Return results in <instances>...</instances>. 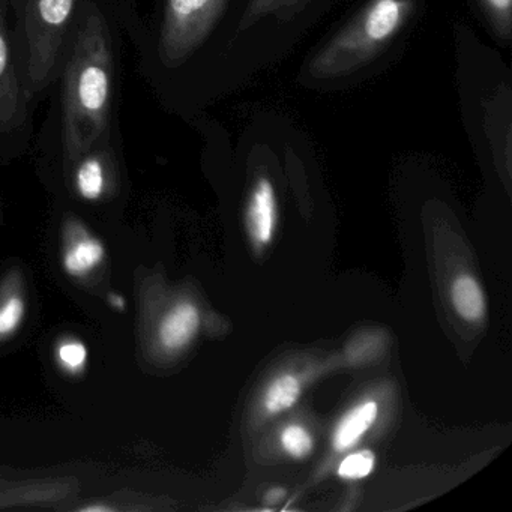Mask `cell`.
<instances>
[{
    "label": "cell",
    "instance_id": "obj_1",
    "mask_svg": "<svg viewBox=\"0 0 512 512\" xmlns=\"http://www.w3.org/2000/svg\"><path fill=\"white\" fill-rule=\"evenodd\" d=\"M113 53L109 29L92 8L77 32L65 71V155L77 160L103 137L112 106Z\"/></svg>",
    "mask_w": 512,
    "mask_h": 512
},
{
    "label": "cell",
    "instance_id": "obj_2",
    "mask_svg": "<svg viewBox=\"0 0 512 512\" xmlns=\"http://www.w3.org/2000/svg\"><path fill=\"white\" fill-rule=\"evenodd\" d=\"M412 11V0H371L310 67L316 79H332L358 70L385 49L401 31Z\"/></svg>",
    "mask_w": 512,
    "mask_h": 512
},
{
    "label": "cell",
    "instance_id": "obj_3",
    "mask_svg": "<svg viewBox=\"0 0 512 512\" xmlns=\"http://www.w3.org/2000/svg\"><path fill=\"white\" fill-rule=\"evenodd\" d=\"M77 0H28L26 41L28 74L34 89L43 88L58 64Z\"/></svg>",
    "mask_w": 512,
    "mask_h": 512
},
{
    "label": "cell",
    "instance_id": "obj_4",
    "mask_svg": "<svg viewBox=\"0 0 512 512\" xmlns=\"http://www.w3.org/2000/svg\"><path fill=\"white\" fill-rule=\"evenodd\" d=\"M226 0H166L160 34L161 61L181 65L205 41Z\"/></svg>",
    "mask_w": 512,
    "mask_h": 512
},
{
    "label": "cell",
    "instance_id": "obj_5",
    "mask_svg": "<svg viewBox=\"0 0 512 512\" xmlns=\"http://www.w3.org/2000/svg\"><path fill=\"white\" fill-rule=\"evenodd\" d=\"M20 106V86L11 61L7 31V0H0V130L14 127Z\"/></svg>",
    "mask_w": 512,
    "mask_h": 512
},
{
    "label": "cell",
    "instance_id": "obj_6",
    "mask_svg": "<svg viewBox=\"0 0 512 512\" xmlns=\"http://www.w3.org/2000/svg\"><path fill=\"white\" fill-rule=\"evenodd\" d=\"M110 157L106 151H92L77 158L73 172L74 188L82 199L98 202L103 199L110 185Z\"/></svg>",
    "mask_w": 512,
    "mask_h": 512
},
{
    "label": "cell",
    "instance_id": "obj_7",
    "mask_svg": "<svg viewBox=\"0 0 512 512\" xmlns=\"http://www.w3.org/2000/svg\"><path fill=\"white\" fill-rule=\"evenodd\" d=\"M277 220V199L271 181L260 178L254 185L248 203V230L257 245H266L274 235Z\"/></svg>",
    "mask_w": 512,
    "mask_h": 512
},
{
    "label": "cell",
    "instance_id": "obj_8",
    "mask_svg": "<svg viewBox=\"0 0 512 512\" xmlns=\"http://www.w3.org/2000/svg\"><path fill=\"white\" fill-rule=\"evenodd\" d=\"M200 314L196 305L181 302L175 305L161 320L158 341L167 352L184 349L199 331Z\"/></svg>",
    "mask_w": 512,
    "mask_h": 512
},
{
    "label": "cell",
    "instance_id": "obj_9",
    "mask_svg": "<svg viewBox=\"0 0 512 512\" xmlns=\"http://www.w3.org/2000/svg\"><path fill=\"white\" fill-rule=\"evenodd\" d=\"M106 259V247L100 239L83 233L73 239L62 254V268L73 278H85Z\"/></svg>",
    "mask_w": 512,
    "mask_h": 512
},
{
    "label": "cell",
    "instance_id": "obj_10",
    "mask_svg": "<svg viewBox=\"0 0 512 512\" xmlns=\"http://www.w3.org/2000/svg\"><path fill=\"white\" fill-rule=\"evenodd\" d=\"M376 416L377 404L374 403V401H367V403L350 410V412L341 419L337 430H335V449L343 451V449L355 445V443L361 439L362 434L376 421Z\"/></svg>",
    "mask_w": 512,
    "mask_h": 512
},
{
    "label": "cell",
    "instance_id": "obj_11",
    "mask_svg": "<svg viewBox=\"0 0 512 512\" xmlns=\"http://www.w3.org/2000/svg\"><path fill=\"white\" fill-rule=\"evenodd\" d=\"M452 302L463 319L476 322L485 313V299L479 284L469 275H461L452 284Z\"/></svg>",
    "mask_w": 512,
    "mask_h": 512
},
{
    "label": "cell",
    "instance_id": "obj_12",
    "mask_svg": "<svg viewBox=\"0 0 512 512\" xmlns=\"http://www.w3.org/2000/svg\"><path fill=\"white\" fill-rule=\"evenodd\" d=\"M299 382L293 376H281L269 386L265 395V407L268 412L278 413L289 409L299 397Z\"/></svg>",
    "mask_w": 512,
    "mask_h": 512
},
{
    "label": "cell",
    "instance_id": "obj_13",
    "mask_svg": "<svg viewBox=\"0 0 512 512\" xmlns=\"http://www.w3.org/2000/svg\"><path fill=\"white\" fill-rule=\"evenodd\" d=\"M56 358L67 373H82L88 364V347L79 340L62 341L56 350Z\"/></svg>",
    "mask_w": 512,
    "mask_h": 512
},
{
    "label": "cell",
    "instance_id": "obj_14",
    "mask_svg": "<svg viewBox=\"0 0 512 512\" xmlns=\"http://www.w3.org/2000/svg\"><path fill=\"white\" fill-rule=\"evenodd\" d=\"M26 314V304L22 296H10L0 305V338L13 335L23 323Z\"/></svg>",
    "mask_w": 512,
    "mask_h": 512
},
{
    "label": "cell",
    "instance_id": "obj_15",
    "mask_svg": "<svg viewBox=\"0 0 512 512\" xmlns=\"http://www.w3.org/2000/svg\"><path fill=\"white\" fill-rule=\"evenodd\" d=\"M281 445L292 457H307L313 449V439L308 431L299 425H290L281 434Z\"/></svg>",
    "mask_w": 512,
    "mask_h": 512
},
{
    "label": "cell",
    "instance_id": "obj_16",
    "mask_svg": "<svg viewBox=\"0 0 512 512\" xmlns=\"http://www.w3.org/2000/svg\"><path fill=\"white\" fill-rule=\"evenodd\" d=\"M374 455L368 451L356 452V454L349 455L344 458L343 463L340 464L341 478L346 479H361L365 478L368 473L373 470Z\"/></svg>",
    "mask_w": 512,
    "mask_h": 512
},
{
    "label": "cell",
    "instance_id": "obj_17",
    "mask_svg": "<svg viewBox=\"0 0 512 512\" xmlns=\"http://www.w3.org/2000/svg\"><path fill=\"white\" fill-rule=\"evenodd\" d=\"M491 22L503 37H509L511 32L512 0H481Z\"/></svg>",
    "mask_w": 512,
    "mask_h": 512
},
{
    "label": "cell",
    "instance_id": "obj_18",
    "mask_svg": "<svg viewBox=\"0 0 512 512\" xmlns=\"http://www.w3.org/2000/svg\"><path fill=\"white\" fill-rule=\"evenodd\" d=\"M109 302L113 305V308H116V310L124 311L125 310V299L122 298L121 295H116V293H112V295H109Z\"/></svg>",
    "mask_w": 512,
    "mask_h": 512
},
{
    "label": "cell",
    "instance_id": "obj_19",
    "mask_svg": "<svg viewBox=\"0 0 512 512\" xmlns=\"http://www.w3.org/2000/svg\"><path fill=\"white\" fill-rule=\"evenodd\" d=\"M80 511L83 512H109L113 511V508H110V506L106 505H89V506H83Z\"/></svg>",
    "mask_w": 512,
    "mask_h": 512
},
{
    "label": "cell",
    "instance_id": "obj_20",
    "mask_svg": "<svg viewBox=\"0 0 512 512\" xmlns=\"http://www.w3.org/2000/svg\"><path fill=\"white\" fill-rule=\"evenodd\" d=\"M269 2H271V0H262L263 5L269 4ZM274 2H277V0H274Z\"/></svg>",
    "mask_w": 512,
    "mask_h": 512
}]
</instances>
